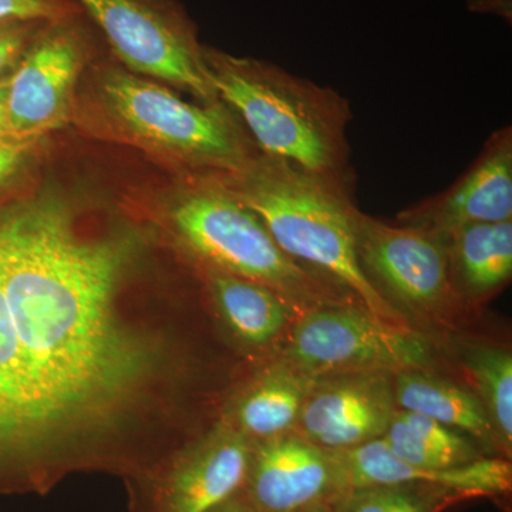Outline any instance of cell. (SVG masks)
<instances>
[{
    "mask_svg": "<svg viewBox=\"0 0 512 512\" xmlns=\"http://www.w3.org/2000/svg\"><path fill=\"white\" fill-rule=\"evenodd\" d=\"M208 180L258 215L278 247L298 264L342 286L377 318L409 326L359 264L352 185L261 153L234 173L208 175Z\"/></svg>",
    "mask_w": 512,
    "mask_h": 512,
    "instance_id": "cell-1",
    "label": "cell"
},
{
    "mask_svg": "<svg viewBox=\"0 0 512 512\" xmlns=\"http://www.w3.org/2000/svg\"><path fill=\"white\" fill-rule=\"evenodd\" d=\"M218 99L237 114L259 153L353 185L349 100L274 64L204 49Z\"/></svg>",
    "mask_w": 512,
    "mask_h": 512,
    "instance_id": "cell-2",
    "label": "cell"
},
{
    "mask_svg": "<svg viewBox=\"0 0 512 512\" xmlns=\"http://www.w3.org/2000/svg\"><path fill=\"white\" fill-rule=\"evenodd\" d=\"M173 222L212 269L272 289L298 316L320 306L360 305L342 286L286 255L258 215L208 178L177 202Z\"/></svg>",
    "mask_w": 512,
    "mask_h": 512,
    "instance_id": "cell-3",
    "label": "cell"
},
{
    "mask_svg": "<svg viewBox=\"0 0 512 512\" xmlns=\"http://www.w3.org/2000/svg\"><path fill=\"white\" fill-rule=\"evenodd\" d=\"M103 94L128 133L197 171L234 173L259 154L237 114L222 101L195 106L120 70L107 74Z\"/></svg>",
    "mask_w": 512,
    "mask_h": 512,
    "instance_id": "cell-4",
    "label": "cell"
},
{
    "mask_svg": "<svg viewBox=\"0 0 512 512\" xmlns=\"http://www.w3.org/2000/svg\"><path fill=\"white\" fill-rule=\"evenodd\" d=\"M298 318L284 360L313 380L433 367L436 352L426 336L355 303L320 306Z\"/></svg>",
    "mask_w": 512,
    "mask_h": 512,
    "instance_id": "cell-5",
    "label": "cell"
},
{
    "mask_svg": "<svg viewBox=\"0 0 512 512\" xmlns=\"http://www.w3.org/2000/svg\"><path fill=\"white\" fill-rule=\"evenodd\" d=\"M359 264L376 291L396 311L416 318H451L463 299L448 262L446 238L413 225L387 224L356 208Z\"/></svg>",
    "mask_w": 512,
    "mask_h": 512,
    "instance_id": "cell-6",
    "label": "cell"
},
{
    "mask_svg": "<svg viewBox=\"0 0 512 512\" xmlns=\"http://www.w3.org/2000/svg\"><path fill=\"white\" fill-rule=\"evenodd\" d=\"M101 29L128 69L218 103L204 49L187 20L151 0H74Z\"/></svg>",
    "mask_w": 512,
    "mask_h": 512,
    "instance_id": "cell-7",
    "label": "cell"
},
{
    "mask_svg": "<svg viewBox=\"0 0 512 512\" xmlns=\"http://www.w3.org/2000/svg\"><path fill=\"white\" fill-rule=\"evenodd\" d=\"M69 19V18H66ZM66 19L50 23L9 76L6 124L10 137L33 140L67 123L86 43Z\"/></svg>",
    "mask_w": 512,
    "mask_h": 512,
    "instance_id": "cell-8",
    "label": "cell"
},
{
    "mask_svg": "<svg viewBox=\"0 0 512 512\" xmlns=\"http://www.w3.org/2000/svg\"><path fill=\"white\" fill-rule=\"evenodd\" d=\"M396 410L392 375L325 377L313 382L295 430L323 450H349L382 439Z\"/></svg>",
    "mask_w": 512,
    "mask_h": 512,
    "instance_id": "cell-9",
    "label": "cell"
},
{
    "mask_svg": "<svg viewBox=\"0 0 512 512\" xmlns=\"http://www.w3.org/2000/svg\"><path fill=\"white\" fill-rule=\"evenodd\" d=\"M247 481L255 512H320L345 493L332 451L298 433L265 440L251 454Z\"/></svg>",
    "mask_w": 512,
    "mask_h": 512,
    "instance_id": "cell-10",
    "label": "cell"
},
{
    "mask_svg": "<svg viewBox=\"0 0 512 512\" xmlns=\"http://www.w3.org/2000/svg\"><path fill=\"white\" fill-rule=\"evenodd\" d=\"M397 221L443 237L467 225L512 221V127L494 131L456 183L410 205Z\"/></svg>",
    "mask_w": 512,
    "mask_h": 512,
    "instance_id": "cell-11",
    "label": "cell"
},
{
    "mask_svg": "<svg viewBox=\"0 0 512 512\" xmlns=\"http://www.w3.org/2000/svg\"><path fill=\"white\" fill-rule=\"evenodd\" d=\"M332 454L345 493L379 485L421 484L453 491L468 500L505 495L512 487V467L504 458L481 457L463 466L420 468L400 460L383 439Z\"/></svg>",
    "mask_w": 512,
    "mask_h": 512,
    "instance_id": "cell-12",
    "label": "cell"
},
{
    "mask_svg": "<svg viewBox=\"0 0 512 512\" xmlns=\"http://www.w3.org/2000/svg\"><path fill=\"white\" fill-rule=\"evenodd\" d=\"M251 448L244 437H215L178 468L168 491V512H211L247 481Z\"/></svg>",
    "mask_w": 512,
    "mask_h": 512,
    "instance_id": "cell-13",
    "label": "cell"
},
{
    "mask_svg": "<svg viewBox=\"0 0 512 512\" xmlns=\"http://www.w3.org/2000/svg\"><path fill=\"white\" fill-rule=\"evenodd\" d=\"M448 262L463 301H483L512 276V221L467 225L446 235Z\"/></svg>",
    "mask_w": 512,
    "mask_h": 512,
    "instance_id": "cell-14",
    "label": "cell"
},
{
    "mask_svg": "<svg viewBox=\"0 0 512 512\" xmlns=\"http://www.w3.org/2000/svg\"><path fill=\"white\" fill-rule=\"evenodd\" d=\"M393 392L397 409L423 414L448 429L500 447L483 403L466 387L431 370L410 369L393 375Z\"/></svg>",
    "mask_w": 512,
    "mask_h": 512,
    "instance_id": "cell-15",
    "label": "cell"
},
{
    "mask_svg": "<svg viewBox=\"0 0 512 512\" xmlns=\"http://www.w3.org/2000/svg\"><path fill=\"white\" fill-rule=\"evenodd\" d=\"M210 286L222 316L249 345H269L298 316L278 293L248 279L212 269Z\"/></svg>",
    "mask_w": 512,
    "mask_h": 512,
    "instance_id": "cell-16",
    "label": "cell"
},
{
    "mask_svg": "<svg viewBox=\"0 0 512 512\" xmlns=\"http://www.w3.org/2000/svg\"><path fill=\"white\" fill-rule=\"evenodd\" d=\"M315 380L282 360L252 387L238 407L242 430L262 440L295 430Z\"/></svg>",
    "mask_w": 512,
    "mask_h": 512,
    "instance_id": "cell-17",
    "label": "cell"
},
{
    "mask_svg": "<svg viewBox=\"0 0 512 512\" xmlns=\"http://www.w3.org/2000/svg\"><path fill=\"white\" fill-rule=\"evenodd\" d=\"M382 439L400 460L414 467H457L483 457L466 434L400 409L394 412Z\"/></svg>",
    "mask_w": 512,
    "mask_h": 512,
    "instance_id": "cell-18",
    "label": "cell"
},
{
    "mask_svg": "<svg viewBox=\"0 0 512 512\" xmlns=\"http://www.w3.org/2000/svg\"><path fill=\"white\" fill-rule=\"evenodd\" d=\"M463 366L480 402L490 417L498 443L505 453L512 446V355L498 346H470Z\"/></svg>",
    "mask_w": 512,
    "mask_h": 512,
    "instance_id": "cell-19",
    "label": "cell"
},
{
    "mask_svg": "<svg viewBox=\"0 0 512 512\" xmlns=\"http://www.w3.org/2000/svg\"><path fill=\"white\" fill-rule=\"evenodd\" d=\"M464 500L463 495L431 485H379L346 491L328 512H443Z\"/></svg>",
    "mask_w": 512,
    "mask_h": 512,
    "instance_id": "cell-20",
    "label": "cell"
},
{
    "mask_svg": "<svg viewBox=\"0 0 512 512\" xmlns=\"http://www.w3.org/2000/svg\"><path fill=\"white\" fill-rule=\"evenodd\" d=\"M74 5V0H0V23L60 22L74 15Z\"/></svg>",
    "mask_w": 512,
    "mask_h": 512,
    "instance_id": "cell-21",
    "label": "cell"
},
{
    "mask_svg": "<svg viewBox=\"0 0 512 512\" xmlns=\"http://www.w3.org/2000/svg\"><path fill=\"white\" fill-rule=\"evenodd\" d=\"M42 22L0 23V77L16 66L30 43L40 33Z\"/></svg>",
    "mask_w": 512,
    "mask_h": 512,
    "instance_id": "cell-22",
    "label": "cell"
},
{
    "mask_svg": "<svg viewBox=\"0 0 512 512\" xmlns=\"http://www.w3.org/2000/svg\"><path fill=\"white\" fill-rule=\"evenodd\" d=\"M33 140L15 137H0V183L18 173L25 163Z\"/></svg>",
    "mask_w": 512,
    "mask_h": 512,
    "instance_id": "cell-23",
    "label": "cell"
},
{
    "mask_svg": "<svg viewBox=\"0 0 512 512\" xmlns=\"http://www.w3.org/2000/svg\"><path fill=\"white\" fill-rule=\"evenodd\" d=\"M467 8L473 13H491L512 22V0H466Z\"/></svg>",
    "mask_w": 512,
    "mask_h": 512,
    "instance_id": "cell-24",
    "label": "cell"
},
{
    "mask_svg": "<svg viewBox=\"0 0 512 512\" xmlns=\"http://www.w3.org/2000/svg\"><path fill=\"white\" fill-rule=\"evenodd\" d=\"M9 77H0V137H10L6 124V96H8Z\"/></svg>",
    "mask_w": 512,
    "mask_h": 512,
    "instance_id": "cell-25",
    "label": "cell"
},
{
    "mask_svg": "<svg viewBox=\"0 0 512 512\" xmlns=\"http://www.w3.org/2000/svg\"><path fill=\"white\" fill-rule=\"evenodd\" d=\"M211 512H255L254 508L248 504L238 503V501L228 500L227 503L220 505Z\"/></svg>",
    "mask_w": 512,
    "mask_h": 512,
    "instance_id": "cell-26",
    "label": "cell"
},
{
    "mask_svg": "<svg viewBox=\"0 0 512 512\" xmlns=\"http://www.w3.org/2000/svg\"><path fill=\"white\" fill-rule=\"evenodd\" d=\"M320 512H328V510H323V511H320Z\"/></svg>",
    "mask_w": 512,
    "mask_h": 512,
    "instance_id": "cell-27",
    "label": "cell"
}]
</instances>
